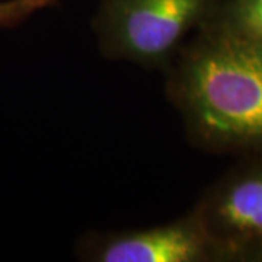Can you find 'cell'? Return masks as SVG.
Returning <instances> with one entry per match:
<instances>
[{"instance_id": "3957f363", "label": "cell", "mask_w": 262, "mask_h": 262, "mask_svg": "<svg viewBox=\"0 0 262 262\" xmlns=\"http://www.w3.org/2000/svg\"><path fill=\"white\" fill-rule=\"evenodd\" d=\"M195 211L215 261H262V159L222 179Z\"/></svg>"}, {"instance_id": "277c9868", "label": "cell", "mask_w": 262, "mask_h": 262, "mask_svg": "<svg viewBox=\"0 0 262 262\" xmlns=\"http://www.w3.org/2000/svg\"><path fill=\"white\" fill-rule=\"evenodd\" d=\"M82 255L94 262L215 261L213 244L195 210L165 225L99 236L84 245Z\"/></svg>"}, {"instance_id": "8992f818", "label": "cell", "mask_w": 262, "mask_h": 262, "mask_svg": "<svg viewBox=\"0 0 262 262\" xmlns=\"http://www.w3.org/2000/svg\"><path fill=\"white\" fill-rule=\"evenodd\" d=\"M51 5L50 0H8L0 2V27H13L34 12Z\"/></svg>"}, {"instance_id": "6da1fadb", "label": "cell", "mask_w": 262, "mask_h": 262, "mask_svg": "<svg viewBox=\"0 0 262 262\" xmlns=\"http://www.w3.org/2000/svg\"><path fill=\"white\" fill-rule=\"evenodd\" d=\"M169 92L196 143L262 151V39L213 16L181 50Z\"/></svg>"}, {"instance_id": "5b68a950", "label": "cell", "mask_w": 262, "mask_h": 262, "mask_svg": "<svg viewBox=\"0 0 262 262\" xmlns=\"http://www.w3.org/2000/svg\"><path fill=\"white\" fill-rule=\"evenodd\" d=\"M214 16L262 39V0H229L217 8Z\"/></svg>"}, {"instance_id": "52a82bcc", "label": "cell", "mask_w": 262, "mask_h": 262, "mask_svg": "<svg viewBox=\"0 0 262 262\" xmlns=\"http://www.w3.org/2000/svg\"><path fill=\"white\" fill-rule=\"evenodd\" d=\"M50 2H51V3H54V2H56V0H50Z\"/></svg>"}, {"instance_id": "7a4b0ae2", "label": "cell", "mask_w": 262, "mask_h": 262, "mask_svg": "<svg viewBox=\"0 0 262 262\" xmlns=\"http://www.w3.org/2000/svg\"><path fill=\"white\" fill-rule=\"evenodd\" d=\"M217 8L215 0H102L95 29L108 57L162 67Z\"/></svg>"}]
</instances>
